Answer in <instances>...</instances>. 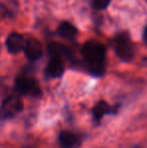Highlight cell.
<instances>
[{
	"instance_id": "5bb4252c",
	"label": "cell",
	"mask_w": 147,
	"mask_h": 148,
	"mask_svg": "<svg viewBox=\"0 0 147 148\" xmlns=\"http://www.w3.org/2000/svg\"><path fill=\"white\" fill-rule=\"evenodd\" d=\"M146 1H147V0H146Z\"/></svg>"
},
{
	"instance_id": "8fae6325",
	"label": "cell",
	"mask_w": 147,
	"mask_h": 148,
	"mask_svg": "<svg viewBox=\"0 0 147 148\" xmlns=\"http://www.w3.org/2000/svg\"><path fill=\"white\" fill-rule=\"evenodd\" d=\"M57 34L67 39H74L78 34V29L75 25L68 21H64L57 28Z\"/></svg>"
},
{
	"instance_id": "5b68a950",
	"label": "cell",
	"mask_w": 147,
	"mask_h": 148,
	"mask_svg": "<svg viewBox=\"0 0 147 148\" xmlns=\"http://www.w3.org/2000/svg\"><path fill=\"white\" fill-rule=\"evenodd\" d=\"M26 39L23 35L17 32H12L6 38V47L7 51L12 55L18 53L19 51H23L25 47Z\"/></svg>"
},
{
	"instance_id": "3957f363",
	"label": "cell",
	"mask_w": 147,
	"mask_h": 148,
	"mask_svg": "<svg viewBox=\"0 0 147 148\" xmlns=\"http://www.w3.org/2000/svg\"><path fill=\"white\" fill-rule=\"evenodd\" d=\"M17 93L22 95L31 96V97H40L41 89L37 81L34 78L27 76H20L15 80L14 84Z\"/></svg>"
},
{
	"instance_id": "9c48e42d",
	"label": "cell",
	"mask_w": 147,
	"mask_h": 148,
	"mask_svg": "<svg viewBox=\"0 0 147 148\" xmlns=\"http://www.w3.org/2000/svg\"><path fill=\"white\" fill-rule=\"evenodd\" d=\"M59 143L63 148H74L80 143V137L71 131H62L59 135Z\"/></svg>"
},
{
	"instance_id": "ba28073f",
	"label": "cell",
	"mask_w": 147,
	"mask_h": 148,
	"mask_svg": "<svg viewBox=\"0 0 147 148\" xmlns=\"http://www.w3.org/2000/svg\"><path fill=\"white\" fill-rule=\"evenodd\" d=\"M65 72V64L63 60L51 58L45 69V74L49 78H59Z\"/></svg>"
},
{
	"instance_id": "7c38bea8",
	"label": "cell",
	"mask_w": 147,
	"mask_h": 148,
	"mask_svg": "<svg viewBox=\"0 0 147 148\" xmlns=\"http://www.w3.org/2000/svg\"><path fill=\"white\" fill-rule=\"evenodd\" d=\"M111 3V0H92V6L96 10H104Z\"/></svg>"
},
{
	"instance_id": "7a4b0ae2",
	"label": "cell",
	"mask_w": 147,
	"mask_h": 148,
	"mask_svg": "<svg viewBox=\"0 0 147 148\" xmlns=\"http://www.w3.org/2000/svg\"><path fill=\"white\" fill-rule=\"evenodd\" d=\"M114 41H115V51L120 59L124 62H130L133 59L135 49L127 32H120L119 34L116 35Z\"/></svg>"
},
{
	"instance_id": "8992f818",
	"label": "cell",
	"mask_w": 147,
	"mask_h": 148,
	"mask_svg": "<svg viewBox=\"0 0 147 148\" xmlns=\"http://www.w3.org/2000/svg\"><path fill=\"white\" fill-rule=\"evenodd\" d=\"M24 53L26 58L31 62L37 60L42 57V47L41 43L34 37L26 39L25 47H24Z\"/></svg>"
},
{
	"instance_id": "277c9868",
	"label": "cell",
	"mask_w": 147,
	"mask_h": 148,
	"mask_svg": "<svg viewBox=\"0 0 147 148\" xmlns=\"http://www.w3.org/2000/svg\"><path fill=\"white\" fill-rule=\"evenodd\" d=\"M23 109V103L17 96H8L3 100L1 104L0 114L4 118H10L17 115Z\"/></svg>"
},
{
	"instance_id": "4fadbf2b",
	"label": "cell",
	"mask_w": 147,
	"mask_h": 148,
	"mask_svg": "<svg viewBox=\"0 0 147 148\" xmlns=\"http://www.w3.org/2000/svg\"><path fill=\"white\" fill-rule=\"evenodd\" d=\"M143 40L147 45V26L144 28V31H143Z\"/></svg>"
},
{
	"instance_id": "52a82bcc",
	"label": "cell",
	"mask_w": 147,
	"mask_h": 148,
	"mask_svg": "<svg viewBox=\"0 0 147 148\" xmlns=\"http://www.w3.org/2000/svg\"><path fill=\"white\" fill-rule=\"evenodd\" d=\"M47 51L51 58L57 59H70L72 57V51L67 45L59 42H51L47 45Z\"/></svg>"
},
{
	"instance_id": "30bf717a",
	"label": "cell",
	"mask_w": 147,
	"mask_h": 148,
	"mask_svg": "<svg viewBox=\"0 0 147 148\" xmlns=\"http://www.w3.org/2000/svg\"><path fill=\"white\" fill-rule=\"evenodd\" d=\"M111 113H115V109L113 107H111L105 101H99L92 109L93 118H94V120L96 122H100L101 119L104 117L106 114H111Z\"/></svg>"
},
{
	"instance_id": "6da1fadb",
	"label": "cell",
	"mask_w": 147,
	"mask_h": 148,
	"mask_svg": "<svg viewBox=\"0 0 147 148\" xmlns=\"http://www.w3.org/2000/svg\"><path fill=\"white\" fill-rule=\"evenodd\" d=\"M82 56L88 71L94 76H103L106 71V49L102 43L91 40L82 47Z\"/></svg>"
}]
</instances>
